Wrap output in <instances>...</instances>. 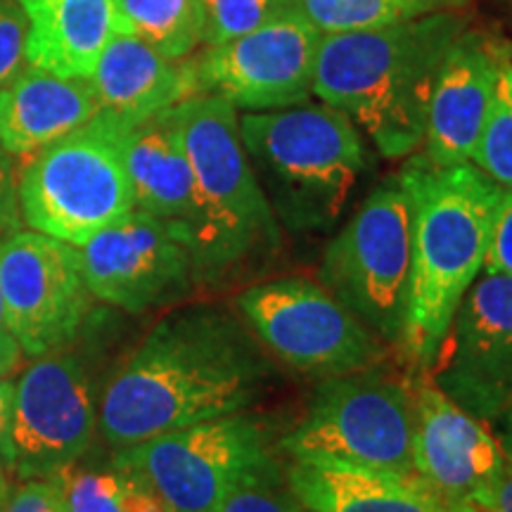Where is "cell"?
Returning <instances> with one entry per match:
<instances>
[{"mask_svg":"<svg viewBox=\"0 0 512 512\" xmlns=\"http://www.w3.org/2000/svg\"><path fill=\"white\" fill-rule=\"evenodd\" d=\"M275 377L273 358L235 309L169 311L100 389L98 432L112 448L249 413Z\"/></svg>","mask_w":512,"mask_h":512,"instance_id":"obj_1","label":"cell"},{"mask_svg":"<svg viewBox=\"0 0 512 512\" xmlns=\"http://www.w3.org/2000/svg\"><path fill=\"white\" fill-rule=\"evenodd\" d=\"M463 31V17L439 10L384 29L320 36L313 95L356 121L380 155H411L425 140L441 64Z\"/></svg>","mask_w":512,"mask_h":512,"instance_id":"obj_2","label":"cell"},{"mask_svg":"<svg viewBox=\"0 0 512 512\" xmlns=\"http://www.w3.org/2000/svg\"><path fill=\"white\" fill-rule=\"evenodd\" d=\"M413 209L411 283L401 349L422 370L432 366L465 292L484 271L503 188L475 164L403 166Z\"/></svg>","mask_w":512,"mask_h":512,"instance_id":"obj_3","label":"cell"},{"mask_svg":"<svg viewBox=\"0 0 512 512\" xmlns=\"http://www.w3.org/2000/svg\"><path fill=\"white\" fill-rule=\"evenodd\" d=\"M240 136L256 181L287 233H328L366 169L361 133L330 105L249 112Z\"/></svg>","mask_w":512,"mask_h":512,"instance_id":"obj_4","label":"cell"},{"mask_svg":"<svg viewBox=\"0 0 512 512\" xmlns=\"http://www.w3.org/2000/svg\"><path fill=\"white\" fill-rule=\"evenodd\" d=\"M195 181L197 216L192 254L209 278L280 245V223L242 145L235 107L219 95L197 93L171 107Z\"/></svg>","mask_w":512,"mask_h":512,"instance_id":"obj_5","label":"cell"},{"mask_svg":"<svg viewBox=\"0 0 512 512\" xmlns=\"http://www.w3.org/2000/svg\"><path fill=\"white\" fill-rule=\"evenodd\" d=\"M413 432V384L373 366L323 377L304 418L278 446L304 463L415 477Z\"/></svg>","mask_w":512,"mask_h":512,"instance_id":"obj_6","label":"cell"},{"mask_svg":"<svg viewBox=\"0 0 512 512\" xmlns=\"http://www.w3.org/2000/svg\"><path fill=\"white\" fill-rule=\"evenodd\" d=\"M275 446L264 420L238 413L114 448L112 463L174 512H219L240 486L280 467Z\"/></svg>","mask_w":512,"mask_h":512,"instance_id":"obj_7","label":"cell"},{"mask_svg":"<svg viewBox=\"0 0 512 512\" xmlns=\"http://www.w3.org/2000/svg\"><path fill=\"white\" fill-rule=\"evenodd\" d=\"M121 131L91 119L50 143L22 169L19 214L36 233L79 247L136 209Z\"/></svg>","mask_w":512,"mask_h":512,"instance_id":"obj_8","label":"cell"},{"mask_svg":"<svg viewBox=\"0 0 512 512\" xmlns=\"http://www.w3.org/2000/svg\"><path fill=\"white\" fill-rule=\"evenodd\" d=\"M411 195L401 176L370 192L320 261V283L382 342L403 344L411 283Z\"/></svg>","mask_w":512,"mask_h":512,"instance_id":"obj_9","label":"cell"},{"mask_svg":"<svg viewBox=\"0 0 512 512\" xmlns=\"http://www.w3.org/2000/svg\"><path fill=\"white\" fill-rule=\"evenodd\" d=\"M247 328L271 356L299 373L332 377L373 368L384 342L339 299L306 278L247 287L235 299Z\"/></svg>","mask_w":512,"mask_h":512,"instance_id":"obj_10","label":"cell"},{"mask_svg":"<svg viewBox=\"0 0 512 512\" xmlns=\"http://www.w3.org/2000/svg\"><path fill=\"white\" fill-rule=\"evenodd\" d=\"M100 392L91 368L67 347L38 356L17 377L0 460L17 479L55 477L91 451Z\"/></svg>","mask_w":512,"mask_h":512,"instance_id":"obj_11","label":"cell"},{"mask_svg":"<svg viewBox=\"0 0 512 512\" xmlns=\"http://www.w3.org/2000/svg\"><path fill=\"white\" fill-rule=\"evenodd\" d=\"M76 256L93 299L128 313L178 304L200 278L185 228L140 209L95 233Z\"/></svg>","mask_w":512,"mask_h":512,"instance_id":"obj_12","label":"cell"},{"mask_svg":"<svg viewBox=\"0 0 512 512\" xmlns=\"http://www.w3.org/2000/svg\"><path fill=\"white\" fill-rule=\"evenodd\" d=\"M0 297L5 325L31 358L69 347L93 304L76 247L24 230L0 242Z\"/></svg>","mask_w":512,"mask_h":512,"instance_id":"obj_13","label":"cell"},{"mask_svg":"<svg viewBox=\"0 0 512 512\" xmlns=\"http://www.w3.org/2000/svg\"><path fill=\"white\" fill-rule=\"evenodd\" d=\"M425 373L477 420L501 418L512 399V275H479Z\"/></svg>","mask_w":512,"mask_h":512,"instance_id":"obj_14","label":"cell"},{"mask_svg":"<svg viewBox=\"0 0 512 512\" xmlns=\"http://www.w3.org/2000/svg\"><path fill=\"white\" fill-rule=\"evenodd\" d=\"M320 36L309 17L294 10L245 36L209 46L192 62L197 91L249 112L304 105L313 93Z\"/></svg>","mask_w":512,"mask_h":512,"instance_id":"obj_15","label":"cell"},{"mask_svg":"<svg viewBox=\"0 0 512 512\" xmlns=\"http://www.w3.org/2000/svg\"><path fill=\"white\" fill-rule=\"evenodd\" d=\"M413 467L448 512H491L503 444L422 370L413 382Z\"/></svg>","mask_w":512,"mask_h":512,"instance_id":"obj_16","label":"cell"},{"mask_svg":"<svg viewBox=\"0 0 512 512\" xmlns=\"http://www.w3.org/2000/svg\"><path fill=\"white\" fill-rule=\"evenodd\" d=\"M510 50L498 38L463 31L448 48L434 83L425 128V157L434 166L472 162L489 114L501 62Z\"/></svg>","mask_w":512,"mask_h":512,"instance_id":"obj_17","label":"cell"},{"mask_svg":"<svg viewBox=\"0 0 512 512\" xmlns=\"http://www.w3.org/2000/svg\"><path fill=\"white\" fill-rule=\"evenodd\" d=\"M88 81L98 100L95 117L121 133L200 93L192 62L164 57L128 34L112 38Z\"/></svg>","mask_w":512,"mask_h":512,"instance_id":"obj_18","label":"cell"},{"mask_svg":"<svg viewBox=\"0 0 512 512\" xmlns=\"http://www.w3.org/2000/svg\"><path fill=\"white\" fill-rule=\"evenodd\" d=\"M95 114L91 81L29 67L0 88V147L12 157L34 155L79 131Z\"/></svg>","mask_w":512,"mask_h":512,"instance_id":"obj_19","label":"cell"},{"mask_svg":"<svg viewBox=\"0 0 512 512\" xmlns=\"http://www.w3.org/2000/svg\"><path fill=\"white\" fill-rule=\"evenodd\" d=\"M29 29V67L72 79H91L102 50L121 34L117 0H19Z\"/></svg>","mask_w":512,"mask_h":512,"instance_id":"obj_20","label":"cell"},{"mask_svg":"<svg viewBox=\"0 0 512 512\" xmlns=\"http://www.w3.org/2000/svg\"><path fill=\"white\" fill-rule=\"evenodd\" d=\"M119 145L136 209L178 223L190 238L197 216L195 181L171 110L128 128Z\"/></svg>","mask_w":512,"mask_h":512,"instance_id":"obj_21","label":"cell"},{"mask_svg":"<svg viewBox=\"0 0 512 512\" xmlns=\"http://www.w3.org/2000/svg\"><path fill=\"white\" fill-rule=\"evenodd\" d=\"M285 475L309 512H448L420 479L394 472L292 460Z\"/></svg>","mask_w":512,"mask_h":512,"instance_id":"obj_22","label":"cell"},{"mask_svg":"<svg viewBox=\"0 0 512 512\" xmlns=\"http://www.w3.org/2000/svg\"><path fill=\"white\" fill-rule=\"evenodd\" d=\"M121 34L136 36L157 53L183 60L204 41L200 0H117Z\"/></svg>","mask_w":512,"mask_h":512,"instance_id":"obj_23","label":"cell"},{"mask_svg":"<svg viewBox=\"0 0 512 512\" xmlns=\"http://www.w3.org/2000/svg\"><path fill=\"white\" fill-rule=\"evenodd\" d=\"M458 0H299L320 34L373 31L446 10Z\"/></svg>","mask_w":512,"mask_h":512,"instance_id":"obj_24","label":"cell"},{"mask_svg":"<svg viewBox=\"0 0 512 512\" xmlns=\"http://www.w3.org/2000/svg\"><path fill=\"white\" fill-rule=\"evenodd\" d=\"M472 162L482 174L512 190V57L508 55L498 69V79L486 114L482 136Z\"/></svg>","mask_w":512,"mask_h":512,"instance_id":"obj_25","label":"cell"},{"mask_svg":"<svg viewBox=\"0 0 512 512\" xmlns=\"http://www.w3.org/2000/svg\"><path fill=\"white\" fill-rule=\"evenodd\" d=\"M62 484L67 512H128L131 475L119 465H69L55 475Z\"/></svg>","mask_w":512,"mask_h":512,"instance_id":"obj_26","label":"cell"},{"mask_svg":"<svg viewBox=\"0 0 512 512\" xmlns=\"http://www.w3.org/2000/svg\"><path fill=\"white\" fill-rule=\"evenodd\" d=\"M200 3L207 46H221L294 10H302L299 0H200Z\"/></svg>","mask_w":512,"mask_h":512,"instance_id":"obj_27","label":"cell"},{"mask_svg":"<svg viewBox=\"0 0 512 512\" xmlns=\"http://www.w3.org/2000/svg\"><path fill=\"white\" fill-rule=\"evenodd\" d=\"M219 512H309V508L294 496L283 467H275L230 494Z\"/></svg>","mask_w":512,"mask_h":512,"instance_id":"obj_28","label":"cell"},{"mask_svg":"<svg viewBox=\"0 0 512 512\" xmlns=\"http://www.w3.org/2000/svg\"><path fill=\"white\" fill-rule=\"evenodd\" d=\"M29 19L17 0H0V88L22 72Z\"/></svg>","mask_w":512,"mask_h":512,"instance_id":"obj_29","label":"cell"},{"mask_svg":"<svg viewBox=\"0 0 512 512\" xmlns=\"http://www.w3.org/2000/svg\"><path fill=\"white\" fill-rule=\"evenodd\" d=\"M0 512H64L62 484L57 477L22 479L15 491H10Z\"/></svg>","mask_w":512,"mask_h":512,"instance_id":"obj_30","label":"cell"},{"mask_svg":"<svg viewBox=\"0 0 512 512\" xmlns=\"http://www.w3.org/2000/svg\"><path fill=\"white\" fill-rule=\"evenodd\" d=\"M484 271L512 275V190H505L503 200L498 204Z\"/></svg>","mask_w":512,"mask_h":512,"instance_id":"obj_31","label":"cell"},{"mask_svg":"<svg viewBox=\"0 0 512 512\" xmlns=\"http://www.w3.org/2000/svg\"><path fill=\"white\" fill-rule=\"evenodd\" d=\"M17 171L10 152L0 147V242L19 230V200Z\"/></svg>","mask_w":512,"mask_h":512,"instance_id":"obj_32","label":"cell"},{"mask_svg":"<svg viewBox=\"0 0 512 512\" xmlns=\"http://www.w3.org/2000/svg\"><path fill=\"white\" fill-rule=\"evenodd\" d=\"M22 347L15 339V335L8 330L5 325V306H3V297H0V377H10L15 375V370L22 363Z\"/></svg>","mask_w":512,"mask_h":512,"instance_id":"obj_33","label":"cell"},{"mask_svg":"<svg viewBox=\"0 0 512 512\" xmlns=\"http://www.w3.org/2000/svg\"><path fill=\"white\" fill-rule=\"evenodd\" d=\"M503 444V467L491 494V512H512V444Z\"/></svg>","mask_w":512,"mask_h":512,"instance_id":"obj_34","label":"cell"},{"mask_svg":"<svg viewBox=\"0 0 512 512\" xmlns=\"http://www.w3.org/2000/svg\"><path fill=\"white\" fill-rule=\"evenodd\" d=\"M12 394H15V382L8 377H0V453H3L5 441H8L10 415H12Z\"/></svg>","mask_w":512,"mask_h":512,"instance_id":"obj_35","label":"cell"},{"mask_svg":"<svg viewBox=\"0 0 512 512\" xmlns=\"http://www.w3.org/2000/svg\"><path fill=\"white\" fill-rule=\"evenodd\" d=\"M498 422H501V441H505V444H512V399L508 403V408L501 413Z\"/></svg>","mask_w":512,"mask_h":512,"instance_id":"obj_36","label":"cell"},{"mask_svg":"<svg viewBox=\"0 0 512 512\" xmlns=\"http://www.w3.org/2000/svg\"><path fill=\"white\" fill-rule=\"evenodd\" d=\"M10 496V484H8V477H5V465L3 460H0V510H3L5 501H8Z\"/></svg>","mask_w":512,"mask_h":512,"instance_id":"obj_37","label":"cell"},{"mask_svg":"<svg viewBox=\"0 0 512 512\" xmlns=\"http://www.w3.org/2000/svg\"><path fill=\"white\" fill-rule=\"evenodd\" d=\"M64 512H67V508H64Z\"/></svg>","mask_w":512,"mask_h":512,"instance_id":"obj_38","label":"cell"}]
</instances>
